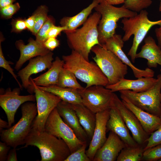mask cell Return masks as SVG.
<instances>
[{
  "mask_svg": "<svg viewBox=\"0 0 161 161\" xmlns=\"http://www.w3.org/2000/svg\"><path fill=\"white\" fill-rule=\"evenodd\" d=\"M3 40L4 38H3V37L2 36V35L1 34L0 39V67L7 70L11 74L16 81L19 88L22 90L23 87L18 81L17 78V75L14 72V70L10 65V64H13V63L11 62L7 61L5 59L3 54L1 45V42L3 41Z\"/></svg>",
  "mask_w": 161,
  "mask_h": 161,
  "instance_id": "cell-35",
  "label": "cell"
},
{
  "mask_svg": "<svg viewBox=\"0 0 161 161\" xmlns=\"http://www.w3.org/2000/svg\"><path fill=\"white\" fill-rule=\"evenodd\" d=\"M110 109L96 113V124L93 136L86 154L93 161L97 151L103 145L107 138L106 124L110 115Z\"/></svg>",
  "mask_w": 161,
  "mask_h": 161,
  "instance_id": "cell-16",
  "label": "cell"
},
{
  "mask_svg": "<svg viewBox=\"0 0 161 161\" xmlns=\"http://www.w3.org/2000/svg\"><path fill=\"white\" fill-rule=\"evenodd\" d=\"M55 25V20L51 16H48V18L40 28L36 36V40L42 43L47 39V34L49 29L53 25Z\"/></svg>",
  "mask_w": 161,
  "mask_h": 161,
  "instance_id": "cell-32",
  "label": "cell"
},
{
  "mask_svg": "<svg viewBox=\"0 0 161 161\" xmlns=\"http://www.w3.org/2000/svg\"><path fill=\"white\" fill-rule=\"evenodd\" d=\"M161 159V145H158L144 151L142 160L155 161Z\"/></svg>",
  "mask_w": 161,
  "mask_h": 161,
  "instance_id": "cell-33",
  "label": "cell"
},
{
  "mask_svg": "<svg viewBox=\"0 0 161 161\" xmlns=\"http://www.w3.org/2000/svg\"><path fill=\"white\" fill-rule=\"evenodd\" d=\"M30 82L35 93L37 109V115L33 121L31 129L41 132L44 131L45 123L48 117L61 100L51 93L40 89Z\"/></svg>",
  "mask_w": 161,
  "mask_h": 161,
  "instance_id": "cell-11",
  "label": "cell"
},
{
  "mask_svg": "<svg viewBox=\"0 0 161 161\" xmlns=\"http://www.w3.org/2000/svg\"><path fill=\"white\" fill-rule=\"evenodd\" d=\"M76 78L72 72L63 67L60 72L57 86L61 88H72L78 90L83 89Z\"/></svg>",
  "mask_w": 161,
  "mask_h": 161,
  "instance_id": "cell-29",
  "label": "cell"
},
{
  "mask_svg": "<svg viewBox=\"0 0 161 161\" xmlns=\"http://www.w3.org/2000/svg\"><path fill=\"white\" fill-rule=\"evenodd\" d=\"M8 128V122L6 121L3 120L1 119H0V132L4 130V128Z\"/></svg>",
  "mask_w": 161,
  "mask_h": 161,
  "instance_id": "cell-47",
  "label": "cell"
},
{
  "mask_svg": "<svg viewBox=\"0 0 161 161\" xmlns=\"http://www.w3.org/2000/svg\"><path fill=\"white\" fill-rule=\"evenodd\" d=\"M25 145L37 147L39 150L41 161H64L71 154L70 149L62 139L47 132L31 129L25 140Z\"/></svg>",
  "mask_w": 161,
  "mask_h": 161,
  "instance_id": "cell-1",
  "label": "cell"
},
{
  "mask_svg": "<svg viewBox=\"0 0 161 161\" xmlns=\"http://www.w3.org/2000/svg\"><path fill=\"white\" fill-rule=\"evenodd\" d=\"M60 44L59 41L55 38H49L44 43V46L50 51L58 47Z\"/></svg>",
  "mask_w": 161,
  "mask_h": 161,
  "instance_id": "cell-40",
  "label": "cell"
},
{
  "mask_svg": "<svg viewBox=\"0 0 161 161\" xmlns=\"http://www.w3.org/2000/svg\"><path fill=\"white\" fill-rule=\"evenodd\" d=\"M101 17L98 26V40L102 45L106 40L115 34L117 22L120 19L129 18L136 15L137 13L122 6L116 7L102 0L95 8Z\"/></svg>",
  "mask_w": 161,
  "mask_h": 161,
  "instance_id": "cell-6",
  "label": "cell"
},
{
  "mask_svg": "<svg viewBox=\"0 0 161 161\" xmlns=\"http://www.w3.org/2000/svg\"><path fill=\"white\" fill-rule=\"evenodd\" d=\"M22 116L18 122L12 126L0 132L1 140L12 148L24 144L25 139L32 128L37 114V105L30 101L21 106Z\"/></svg>",
  "mask_w": 161,
  "mask_h": 161,
  "instance_id": "cell-5",
  "label": "cell"
},
{
  "mask_svg": "<svg viewBox=\"0 0 161 161\" xmlns=\"http://www.w3.org/2000/svg\"><path fill=\"white\" fill-rule=\"evenodd\" d=\"M160 72H161V69H160Z\"/></svg>",
  "mask_w": 161,
  "mask_h": 161,
  "instance_id": "cell-50",
  "label": "cell"
},
{
  "mask_svg": "<svg viewBox=\"0 0 161 161\" xmlns=\"http://www.w3.org/2000/svg\"><path fill=\"white\" fill-rule=\"evenodd\" d=\"M87 142L74 152L71 153L64 161H91L86 154Z\"/></svg>",
  "mask_w": 161,
  "mask_h": 161,
  "instance_id": "cell-34",
  "label": "cell"
},
{
  "mask_svg": "<svg viewBox=\"0 0 161 161\" xmlns=\"http://www.w3.org/2000/svg\"><path fill=\"white\" fill-rule=\"evenodd\" d=\"M144 147L138 145L126 147L123 149L118 156L117 161H140L142 160Z\"/></svg>",
  "mask_w": 161,
  "mask_h": 161,
  "instance_id": "cell-28",
  "label": "cell"
},
{
  "mask_svg": "<svg viewBox=\"0 0 161 161\" xmlns=\"http://www.w3.org/2000/svg\"><path fill=\"white\" fill-rule=\"evenodd\" d=\"M157 80V78L153 77H142L136 80H129L124 78L114 84L108 85L105 87L114 92L126 90L139 92L148 90L153 86Z\"/></svg>",
  "mask_w": 161,
  "mask_h": 161,
  "instance_id": "cell-22",
  "label": "cell"
},
{
  "mask_svg": "<svg viewBox=\"0 0 161 161\" xmlns=\"http://www.w3.org/2000/svg\"><path fill=\"white\" fill-rule=\"evenodd\" d=\"M25 20L27 29L32 34L34 32L35 24V18L34 15L32 14Z\"/></svg>",
  "mask_w": 161,
  "mask_h": 161,
  "instance_id": "cell-42",
  "label": "cell"
},
{
  "mask_svg": "<svg viewBox=\"0 0 161 161\" xmlns=\"http://www.w3.org/2000/svg\"><path fill=\"white\" fill-rule=\"evenodd\" d=\"M144 151L155 146L161 145V125L159 128L152 133L147 140Z\"/></svg>",
  "mask_w": 161,
  "mask_h": 161,
  "instance_id": "cell-36",
  "label": "cell"
},
{
  "mask_svg": "<svg viewBox=\"0 0 161 161\" xmlns=\"http://www.w3.org/2000/svg\"><path fill=\"white\" fill-rule=\"evenodd\" d=\"M160 1L159 10L160 12H161V0H159Z\"/></svg>",
  "mask_w": 161,
  "mask_h": 161,
  "instance_id": "cell-48",
  "label": "cell"
},
{
  "mask_svg": "<svg viewBox=\"0 0 161 161\" xmlns=\"http://www.w3.org/2000/svg\"><path fill=\"white\" fill-rule=\"evenodd\" d=\"M124 42L121 35L115 34L107 39L101 46L113 52L123 63L129 66L135 78L153 77L154 74L153 70L148 67L145 69H140L131 63L122 50Z\"/></svg>",
  "mask_w": 161,
  "mask_h": 161,
  "instance_id": "cell-14",
  "label": "cell"
},
{
  "mask_svg": "<svg viewBox=\"0 0 161 161\" xmlns=\"http://www.w3.org/2000/svg\"><path fill=\"white\" fill-rule=\"evenodd\" d=\"M109 112V117L106 124L107 130L114 132L118 135L126 147H135L140 145L131 136L129 130L114 103L110 109Z\"/></svg>",
  "mask_w": 161,
  "mask_h": 161,
  "instance_id": "cell-17",
  "label": "cell"
},
{
  "mask_svg": "<svg viewBox=\"0 0 161 161\" xmlns=\"http://www.w3.org/2000/svg\"><path fill=\"white\" fill-rule=\"evenodd\" d=\"M21 90L20 88L13 90L8 88L0 95V106L7 116L9 128L14 123L15 114L20 106L27 102L36 100L35 95H20Z\"/></svg>",
  "mask_w": 161,
  "mask_h": 161,
  "instance_id": "cell-12",
  "label": "cell"
},
{
  "mask_svg": "<svg viewBox=\"0 0 161 161\" xmlns=\"http://www.w3.org/2000/svg\"><path fill=\"white\" fill-rule=\"evenodd\" d=\"M126 147L114 132L110 131L103 145L96 152L93 161H115L122 150Z\"/></svg>",
  "mask_w": 161,
  "mask_h": 161,
  "instance_id": "cell-18",
  "label": "cell"
},
{
  "mask_svg": "<svg viewBox=\"0 0 161 161\" xmlns=\"http://www.w3.org/2000/svg\"><path fill=\"white\" fill-rule=\"evenodd\" d=\"M53 53L50 51L46 55L31 59L28 65L18 72V76L21 80L22 86L27 89L29 92L32 89L30 80V76L47 69H49L53 60Z\"/></svg>",
  "mask_w": 161,
  "mask_h": 161,
  "instance_id": "cell-15",
  "label": "cell"
},
{
  "mask_svg": "<svg viewBox=\"0 0 161 161\" xmlns=\"http://www.w3.org/2000/svg\"><path fill=\"white\" fill-rule=\"evenodd\" d=\"M114 103L136 142L140 145L147 143L150 135L144 130L135 115L125 105L115 94Z\"/></svg>",
  "mask_w": 161,
  "mask_h": 161,
  "instance_id": "cell-13",
  "label": "cell"
},
{
  "mask_svg": "<svg viewBox=\"0 0 161 161\" xmlns=\"http://www.w3.org/2000/svg\"><path fill=\"white\" fill-rule=\"evenodd\" d=\"M102 0H93L87 7L72 16H65L61 19L60 23L62 26L66 27L67 31L77 29L86 21L93 9Z\"/></svg>",
  "mask_w": 161,
  "mask_h": 161,
  "instance_id": "cell-26",
  "label": "cell"
},
{
  "mask_svg": "<svg viewBox=\"0 0 161 161\" xmlns=\"http://www.w3.org/2000/svg\"><path fill=\"white\" fill-rule=\"evenodd\" d=\"M44 131L62 139L69 147L71 153L78 150L86 142L77 137L72 129L64 122L56 108L47 119Z\"/></svg>",
  "mask_w": 161,
  "mask_h": 161,
  "instance_id": "cell-10",
  "label": "cell"
},
{
  "mask_svg": "<svg viewBox=\"0 0 161 161\" xmlns=\"http://www.w3.org/2000/svg\"><path fill=\"white\" fill-rule=\"evenodd\" d=\"M67 29L65 26H57L53 25L49 29L48 31L47 36V39L49 38L56 37L60 34L62 31L66 30Z\"/></svg>",
  "mask_w": 161,
  "mask_h": 161,
  "instance_id": "cell-39",
  "label": "cell"
},
{
  "mask_svg": "<svg viewBox=\"0 0 161 161\" xmlns=\"http://www.w3.org/2000/svg\"><path fill=\"white\" fill-rule=\"evenodd\" d=\"M91 51L95 55L93 59L108 79V85L124 78L128 73L127 66L114 54L99 45L93 47Z\"/></svg>",
  "mask_w": 161,
  "mask_h": 161,
  "instance_id": "cell-7",
  "label": "cell"
},
{
  "mask_svg": "<svg viewBox=\"0 0 161 161\" xmlns=\"http://www.w3.org/2000/svg\"><path fill=\"white\" fill-rule=\"evenodd\" d=\"M148 15L147 11L143 10L134 16L123 18L121 21L125 32L123 37V41H128L132 35H134L132 45L128 53L133 63H134L136 59L138 47L148 31L153 26L161 24V19L151 21L148 19Z\"/></svg>",
  "mask_w": 161,
  "mask_h": 161,
  "instance_id": "cell-4",
  "label": "cell"
},
{
  "mask_svg": "<svg viewBox=\"0 0 161 161\" xmlns=\"http://www.w3.org/2000/svg\"><path fill=\"white\" fill-rule=\"evenodd\" d=\"M109 4L112 5H117L124 3L126 0H105Z\"/></svg>",
  "mask_w": 161,
  "mask_h": 161,
  "instance_id": "cell-46",
  "label": "cell"
},
{
  "mask_svg": "<svg viewBox=\"0 0 161 161\" xmlns=\"http://www.w3.org/2000/svg\"><path fill=\"white\" fill-rule=\"evenodd\" d=\"M101 17L100 14L96 11L89 17L80 28L64 31L69 47L88 61L92 47L97 45H101L99 42L98 30Z\"/></svg>",
  "mask_w": 161,
  "mask_h": 161,
  "instance_id": "cell-2",
  "label": "cell"
},
{
  "mask_svg": "<svg viewBox=\"0 0 161 161\" xmlns=\"http://www.w3.org/2000/svg\"><path fill=\"white\" fill-rule=\"evenodd\" d=\"M156 83L148 90L136 92L130 90L119 91L120 94L127 98L137 107L160 117L161 109V75L157 76Z\"/></svg>",
  "mask_w": 161,
  "mask_h": 161,
  "instance_id": "cell-8",
  "label": "cell"
},
{
  "mask_svg": "<svg viewBox=\"0 0 161 161\" xmlns=\"http://www.w3.org/2000/svg\"><path fill=\"white\" fill-rule=\"evenodd\" d=\"M16 1V0H0V8L13 4Z\"/></svg>",
  "mask_w": 161,
  "mask_h": 161,
  "instance_id": "cell-45",
  "label": "cell"
},
{
  "mask_svg": "<svg viewBox=\"0 0 161 161\" xmlns=\"http://www.w3.org/2000/svg\"><path fill=\"white\" fill-rule=\"evenodd\" d=\"M20 8L18 2H16L0 8L1 16L2 18L8 19L11 18Z\"/></svg>",
  "mask_w": 161,
  "mask_h": 161,
  "instance_id": "cell-37",
  "label": "cell"
},
{
  "mask_svg": "<svg viewBox=\"0 0 161 161\" xmlns=\"http://www.w3.org/2000/svg\"><path fill=\"white\" fill-rule=\"evenodd\" d=\"M64 61L58 57L53 61L51 67L44 73L30 80L37 86L47 87L57 85L60 72L63 67Z\"/></svg>",
  "mask_w": 161,
  "mask_h": 161,
  "instance_id": "cell-24",
  "label": "cell"
},
{
  "mask_svg": "<svg viewBox=\"0 0 161 161\" xmlns=\"http://www.w3.org/2000/svg\"><path fill=\"white\" fill-rule=\"evenodd\" d=\"M160 103H161V97ZM160 120H161V113H160Z\"/></svg>",
  "mask_w": 161,
  "mask_h": 161,
  "instance_id": "cell-49",
  "label": "cell"
},
{
  "mask_svg": "<svg viewBox=\"0 0 161 161\" xmlns=\"http://www.w3.org/2000/svg\"><path fill=\"white\" fill-rule=\"evenodd\" d=\"M152 2L151 0H126L123 6L137 13L148 7Z\"/></svg>",
  "mask_w": 161,
  "mask_h": 161,
  "instance_id": "cell-31",
  "label": "cell"
},
{
  "mask_svg": "<svg viewBox=\"0 0 161 161\" xmlns=\"http://www.w3.org/2000/svg\"><path fill=\"white\" fill-rule=\"evenodd\" d=\"M6 161H18L16 148H13L12 149L9 151L7 156Z\"/></svg>",
  "mask_w": 161,
  "mask_h": 161,
  "instance_id": "cell-43",
  "label": "cell"
},
{
  "mask_svg": "<svg viewBox=\"0 0 161 161\" xmlns=\"http://www.w3.org/2000/svg\"><path fill=\"white\" fill-rule=\"evenodd\" d=\"M80 123L86 131L89 140H91L96 124V114L83 104H72Z\"/></svg>",
  "mask_w": 161,
  "mask_h": 161,
  "instance_id": "cell-25",
  "label": "cell"
},
{
  "mask_svg": "<svg viewBox=\"0 0 161 161\" xmlns=\"http://www.w3.org/2000/svg\"><path fill=\"white\" fill-rule=\"evenodd\" d=\"M155 30L156 36L158 42V45L161 49V24Z\"/></svg>",
  "mask_w": 161,
  "mask_h": 161,
  "instance_id": "cell-44",
  "label": "cell"
},
{
  "mask_svg": "<svg viewBox=\"0 0 161 161\" xmlns=\"http://www.w3.org/2000/svg\"><path fill=\"white\" fill-rule=\"evenodd\" d=\"M37 86L41 90L58 96L64 101L72 104H83L81 97L78 89L69 88H61L57 85L47 87Z\"/></svg>",
  "mask_w": 161,
  "mask_h": 161,
  "instance_id": "cell-27",
  "label": "cell"
},
{
  "mask_svg": "<svg viewBox=\"0 0 161 161\" xmlns=\"http://www.w3.org/2000/svg\"><path fill=\"white\" fill-rule=\"evenodd\" d=\"M11 24L12 27L11 32L18 33L27 29L25 20L21 18L13 19Z\"/></svg>",
  "mask_w": 161,
  "mask_h": 161,
  "instance_id": "cell-38",
  "label": "cell"
},
{
  "mask_svg": "<svg viewBox=\"0 0 161 161\" xmlns=\"http://www.w3.org/2000/svg\"><path fill=\"white\" fill-rule=\"evenodd\" d=\"M11 147L5 143L0 142V161L6 160L7 156Z\"/></svg>",
  "mask_w": 161,
  "mask_h": 161,
  "instance_id": "cell-41",
  "label": "cell"
},
{
  "mask_svg": "<svg viewBox=\"0 0 161 161\" xmlns=\"http://www.w3.org/2000/svg\"><path fill=\"white\" fill-rule=\"evenodd\" d=\"M63 68L72 72L81 81L86 84L85 88L94 85L106 86L108 79L96 63L90 62L77 52L72 50L71 54L63 55Z\"/></svg>",
  "mask_w": 161,
  "mask_h": 161,
  "instance_id": "cell-3",
  "label": "cell"
},
{
  "mask_svg": "<svg viewBox=\"0 0 161 161\" xmlns=\"http://www.w3.org/2000/svg\"><path fill=\"white\" fill-rule=\"evenodd\" d=\"M144 44L141 50L136 55V58H142L147 60L149 68L161 66V49L157 45L153 38L149 36L144 38Z\"/></svg>",
  "mask_w": 161,
  "mask_h": 161,
  "instance_id": "cell-23",
  "label": "cell"
},
{
  "mask_svg": "<svg viewBox=\"0 0 161 161\" xmlns=\"http://www.w3.org/2000/svg\"><path fill=\"white\" fill-rule=\"evenodd\" d=\"M120 97L123 104L135 115L148 135H150L159 128L161 125L159 117L137 107L125 96L120 95Z\"/></svg>",
  "mask_w": 161,
  "mask_h": 161,
  "instance_id": "cell-21",
  "label": "cell"
},
{
  "mask_svg": "<svg viewBox=\"0 0 161 161\" xmlns=\"http://www.w3.org/2000/svg\"><path fill=\"white\" fill-rule=\"evenodd\" d=\"M15 46L20 52L19 58L15 67L17 70H19L27 61L35 57L46 55L50 51L44 46V43L32 38L29 40L28 43L27 44L22 40L17 41Z\"/></svg>",
  "mask_w": 161,
  "mask_h": 161,
  "instance_id": "cell-19",
  "label": "cell"
},
{
  "mask_svg": "<svg viewBox=\"0 0 161 161\" xmlns=\"http://www.w3.org/2000/svg\"><path fill=\"white\" fill-rule=\"evenodd\" d=\"M83 105L95 113L110 109L114 104L115 93L101 85L78 89Z\"/></svg>",
  "mask_w": 161,
  "mask_h": 161,
  "instance_id": "cell-9",
  "label": "cell"
},
{
  "mask_svg": "<svg viewBox=\"0 0 161 161\" xmlns=\"http://www.w3.org/2000/svg\"><path fill=\"white\" fill-rule=\"evenodd\" d=\"M64 122L73 130L77 137L87 142L88 136L81 125L76 113L71 104L61 100L56 107Z\"/></svg>",
  "mask_w": 161,
  "mask_h": 161,
  "instance_id": "cell-20",
  "label": "cell"
},
{
  "mask_svg": "<svg viewBox=\"0 0 161 161\" xmlns=\"http://www.w3.org/2000/svg\"><path fill=\"white\" fill-rule=\"evenodd\" d=\"M47 7L45 5H42L38 7L33 14L35 18V24L32 34L36 36L38 31L47 21L48 16Z\"/></svg>",
  "mask_w": 161,
  "mask_h": 161,
  "instance_id": "cell-30",
  "label": "cell"
}]
</instances>
